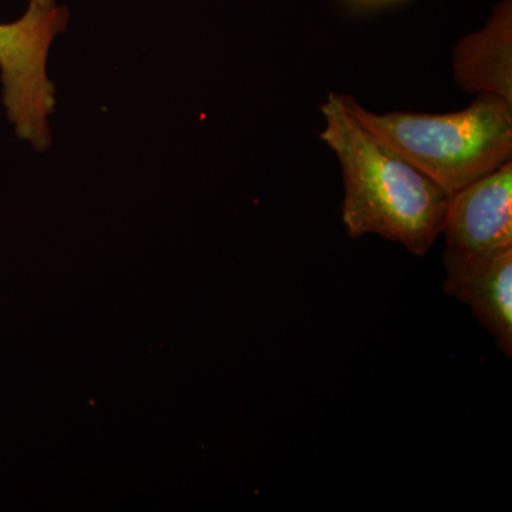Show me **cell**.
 <instances>
[{"label":"cell","mask_w":512,"mask_h":512,"mask_svg":"<svg viewBox=\"0 0 512 512\" xmlns=\"http://www.w3.org/2000/svg\"><path fill=\"white\" fill-rule=\"evenodd\" d=\"M441 234L454 254L512 247V160L448 195Z\"/></svg>","instance_id":"obj_4"},{"label":"cell","mask_w":512,"mask_h":512,"mask_svg":"<svg viewBox=\"0 0 512 512\" xmlns=\"http://www.w3.org/2000/svg\"><path fill=\"white\" fill-rule=\"evenodd\" d=\"M340 100L353 119L448 195L511 160L512 106L495 94H477L467 109L448 114H376L353 97L340 94Z\"/></svg>","instance_id":"obj_2"},{"label":"cell","mask_w":512,"mask_h":512,"mask_svg":"<svg viewBox=\"0 0 512 512\" xmlns=\"http://www.w3.org/2000/svg\"><path fill=\"white\" fill-rule=\"evenodd\" d=\"M56 0H30V3H35V5H52V3H55Z\"/></svg>","instance_id":"obj_7"},{"label":"cell","mask_w":512,"mask_h":512,"mask_svg":"<svg viewBox=\"0 0 512 512\" xmlns=\"http://www.w3.org/2000/svg\"><path fill=\"white\" fill-rule=\"evenodd\" d=\"M59 3L35 5L15 22L0 23L2 103L20 140L37 151L52 143L50 117L56 107L55 84L49 79L50 47L69 23Z\"/></svg>","instance_id":"obj_3"},{"label":"cell","mask_w":512,"mask_h":512,"mask_svg":"<svg viewBox=\"0 0 512 512\" xmlns=\"http://www.w3.org/2000/svg\"><path fill=\"white\" fill-rule=\"evenodd\" d=\"M444 292L466 303L493 336L505 356H512V247L485 254L444 251Z\"/></svg>","instance_id":"obj_5"},{"label":"cell","mask_w":512,"mask_h":512,"mask_svg":"<svg viewBox=\"0 0 512 512\" xmlns=\"http://www.w3.org/2000/svg\"><path fill=\"white\" fill-rule=\"evenodd\" d=\"M453 72L464 92L495 94L512 106L511 0L498 3L483 29L457 43Z\"/></svg>","instance_id":"obj_6"},{"label":"cell","mask_w":512,"mask_h":512,"mask_svg":"<svg viewBox=\"0 0 512 512\" xmlns=\"http://www.w3.org/2000/svg\"><path fill=\"white\" fill-rule=\"evenodd\" d=\"M323 143L342 167V220L352 238L375 234L426 256L443 228L448 194L399 154L384 146L330 93L320 106Z\"/></svg>","instance_id":"obj_1"}]
</instances>
